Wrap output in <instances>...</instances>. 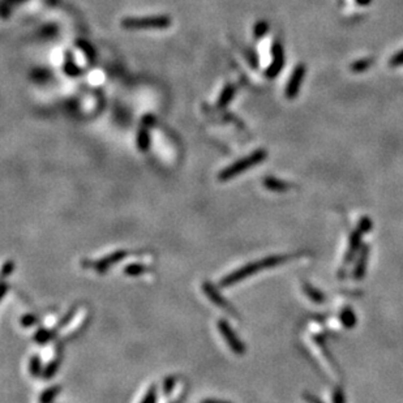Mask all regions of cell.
Returning a JSON list of instances; mask_svg holds the SVG:
<instances>
[{"label":"cell","mask_w":403,"mask_h":403,"mask_svg":"<svg viewBox=\"0 0 403 403\" xmlns=\"http://www.w3.org/2000/svg\"><path fill=\"white\" fill-rule=\"evenodd\" d=\"M288 255H284V256H281V255H275V256H268L262 259L260 261H255V262H249V264H245L244 266L237 269L233 273L225 275L223 278L219 281V286L221 287H230L235 284L237 282H241L243 279L248 278L251 275L256 274L260 270H264V269H269V268H274V266H278V265L286 262L287 260H290Z\"/></svg>","instance_id":"1"},{"label":"cell","mask_w":403,"mask_h":403,"mask_svg":"<svg viewBox=\"0 0 403 403\" xmlns=\"http://www.w3.org/2000/svg\"><path fill=\"white\" fill-rule=\"evenodd\" d=\"M268 158V151L265 149H257L253 153H251L249 155L244 157V158L239 159L237 162H234L233 165H230L218 174V180L221 182H227L230 179L235 178L241 172H244L248 168H252V167L257 166L259 163L264 162L265 159Z\"/></svg>","instance_id":"2"},{"label":"cell","mask_w":403,"mask_h":403,"mask_svg":"<svg viewBox=\"0 0 403 403\" xmlns=\"http://www.w3.org/2000/svg\"><path fill=\"white\" fill-rule=\"evenodd\" d=\"M172 24L170 16L157 15L146 17H127L121 20V27L127 30H145V29H166Z\"/></svg>","instance_id":"3"},{"label":"cell","mask_w":403,"mask_h":403,"mask_svg":"<svg viewBox=\"0 0 403 403\" xmlns=\"http://www.w3.org/2000/svg\"><path fill=\"white\" fill-rule=\"evenodd\" d=\"M217 328L219 330V333L222 334V337L226 341V343L229 345V347L233 350L237 355H244L245 354V346L241 342V339L237 335V333L234 332L233 326L230 325L226 320H219L217 324Z\"/></svg>","instance_id":"4"},{"label":"cell","mask_w":403,"mask_h":403,"mask_svg":"<svg viewBox=\"0 0 403 403\" xmlns=\"http://www.w3.org/2000/svg\"><path fill=\"white\" fill-rule=\"evenodd\" d=\"M271 56H273V62L270 63V66L266 68L265 74L269 78H274L279 74V72L282 71L283 66H284V52H283V46L281 42L275 41L271 46Z\"/></svg>","instance_id":"5"},{"label":"cell","mask_w":403,"mask_h":403,"mask_svg":"<svg viewBox=\"0 0 403 403\" xmlns=\"http://www.w3.org/2000/svg\"><path fill=\"white\" fill-rule=\"evenodd\" d=\"M202 291H204V294L209 298V300H212L215 306L221 307V308L226 309L227 312H231V313L235 314L234 307L226 300L225 296L215 288V286H214L213 283H210L209 281H205V282L202 283Z\"/></svg>","instance_id":"6"},{"label":"cell","mask_w":403,"mask_h":403,"mask_svg":"<svg viewBox=\"0 0 403 403\" xmlns=\"http://www.w3.org/2000/svg\"><path fill=\"white\" fill-rule=\"evenodd\" d=\"M304 76H306V66L304 64H299V66L295 67L294 72L291 74L288 84L286 86V97L288 99H294L298 95Z\"/></svg>","instance_id":"7"},{"label":"cell","mask_w":403,"mask_h":403,"mask_svg":"<svg viewBox=\"0 0 403 403\" xmlns=\"http://www.w3.org/2000/svg\"><path fill=\"white\" fill-rule=\"evenodd\" d=\"M127 256H128V252H127V251H123V249H120V251H115V252L110 253L107 256L102 257L101 260H98L97 262H94L93 268L95 269L98 273H101L102 274V273H106V271L109 270L110 266H113V265L120 262V261L124 260Z\"/></svg>","instance_id":"8"},{"label":"cell","mask_w":403,"mask_h":403,"mask_svg":"<svg viewBox=\"0 0 403 403\" xmlns=\"http://www.w3.org/2000/svg\"><path fill=\"white\" fill-rule=\"evenodd\" d=\"M368 257H369V245H364L361 247L360 252H359V257H357L356 264H355V269H354V278L355 279H363L364 275L367 274V265H368Z\"/></svg>","instance_id":"9"},{"label":"cell","mask_w":403,"mask_h":403,"mask_svg":"<svg viewBox=\"0 0 403 403\" xmlns=\"http://www.w3.org/2000/svg\"><path fill=\"white\" fill-rule=\"evenodd\" d=\"M361 235H363V233H361L359 229L355 230V231L350 235L349 249H347V252H346V255H345L346 265L350 264V262L355 259V255L359 252V249H360V243H361Z\"/></svg>","instance_id":"10"},{"label":"cell","mask_w":403,"mask_h":403,"mask_svg":"<svg viewBox=\"0 0 403 403\" xmlns=\"http://www.w3.org/2000/svg\"><path fill=\"white\" fill-rule=\"evenodd\" d=\"M235 94H237V86L234 85V84H227V85L223 88V90H222V93L219 94V98H218V109H225V107H227L234 99V97H235Z\"/></svg>","instance_id":"11"},{"label":"cell","mask_w":403,"mask_h":403,"mask_svg":"<svg viewBox=\"0 0 403 403\" xmlns=\"http://www.w3.org/2000/svg\"><path fill=\"white\" fill-rule=\"evenodd\" d=\"M264 186L266 190H271V192H286L291 188L290 183L277 179L274 176H268L264 179Z\"/></svg>","instance_id":"12"},{"label":"cell","mask_w":403,"mask_h":403,"mask_svg":"<svg viewBox=\"0 0 403 403\" xmlns=\"http://www.w3.org/2000/svg\"><path fill=\"white\" fill-rule=\"evenodd\" d=\"M63 71L70 77H77V76H80L82 73V70L74 63L73 58H72V55L70 52L66 54V60H64V64H63Z\"/></svg>","instance_id":"13"},{"label":"cell","mask_w":403,"mask_h":403,"mask_svg":"<svg viewBox=\"0 0 403 403\" xmlns=\"http://www.w3.org/2000/svg\"><path fill=\"white\" fill-rule=\"evenodd\" d=\"M137 147L140 151H147L150 149V133L147 127H141L137 133Z\"/></svg>","instance_id":"14"},{"label":"cell","mask_w":403,"mask_h":403,"mask_svg":"<svg viewBox=\"0 0 403 403\" xmlns=\"http://www.w3.org/2000/svg\"><path fill=\"white\" fill-rule=\"evenodd\" d=\"M303 290H304L307 296H308L312 302L316 303V304H321V303L325 302V295L322 294L320 290H317L316 287L312 286L310 283H304V284H303Z\"/></svg>","instance_id":"15"},{"label":"cell","mask_w":403,"mask_h":403,"mask_svg":"<svg viewBox=\"0 0 403 403\" xmlns=\"http://www.w3.org/2000/svg\"><path fill=\"white\" fill-rule=\"evenodd\" d=\"M341 322L342 325L347 328V329H353L354 326L356 325V314L354 313V310L350 307H345L341 310Z\"/></svg>","instance_id":"16"},{"label":"cell","mask_w":403,"mask_h":403,"mask_svg":"<svg viewBox=\"0 0 403 403\" xmlns=\"http://www.w3.org/2000/svg\"><path fill=\"white\" fill-rule=\"evenodd\" d=\"M60 390H62V386H59V385H54V386L46 389L39 396V403H52L60 393Z\"/></svg>","instance_id":"17"},{"label":"cell","mask_w":403,"mask_h":403,"mask_svg":"<svg viewBox=\"0 0 403 403\" xmlns=\"http://www.w3.org/2000/svg\"><path fill=\"white\" fill-rule=\"evenodd\" d=\"M147 270H149V268H147L146 265L140 264V262H133V264H128L124 269H123L124 274L128 275V277H139V275L143 274V273H145V271H147Z\"/></svg>","instance_id":"18"},{"label":"cell","mask_w":403,"mask_h":403,"mask_svg":"<svg viewBox=\"0 0 403 403\" xmlns=\"http://www.w3.org/2000/svg\"><path fill=\"white\" fill-rule=\"evenodd\" d=\"M29 373L33 377H41L43 373L42 361L38 355H33L29 360Z\"/></svg>","instance_id":"19"},{"label":"cell","mask_w":403,"mask_h":403,"mask_svg":"<svg viewBox=\"0 0 403 403\" xmlns=\"http://www.w3.org/2000/svg\"><path fill=\"white\" fill-rule=\"evenodd\" d=\"M55 332L56 330H50V329H45V328H42V329H38L37 332H35L34 334V341L38 343V345H45V343H47V342L50 341L51 338L55 337Z\"/></svg>","instance_id":"20"},{"label":"cell","mask_w":403,"mask_h":403,"mask_svg":"<svg viewBox=\"0 0 403 403\" xmlns=\"http://www.w3.org/2000/svg\"><path fill=\"white\" fill-rule=\"evenodd\" d=\"M77 46L81 48V51L85 54V56L88 58L89 62H95V59H97V54H95L94 47L92 46L88 41H85V39H78Z\"/></svg>","instance_id":"21"},{"label":"cell","mask_w":403,"mask_h":403,"mask_svg":"<svg viewBox=\"0 0 403 403\" xmlns=\"http://www.w3.org/2000/svg\"><path fill=\"white\" fill-rule=\"evenodd\" d=\"M59 365H60L59 359L51 360L50 363H48L45 368H43V373H42L43 379H45V380H50V379H52V377L56 375V372H58Z\"/></svg>","instance_id":"22"},{"label":"cell","mask_w":403,"mask_h":403,"mask_svg":"<svg viewBox=\"0 0 403 403\" xmlns=\"http://www.w3.org/2000/svg\"><path fill=\"white\" fill-rule=\"evenodd\" d=\"M269 30V24L265 21V20H261V21H259V23L255 25V27H253V35H255V38L260 39L262 38L266 33H268Z\"/></svg>","instance_id":"23"},{"label":"cell","mask_w":403,"mask_h":403,"mask_svg":"<svg viewBox=\"0 0 403 403\" xmlns=\"http://www.w3.org/2000/svg\"><path fill=\"white\" fill-rule=\"evenodd\" d=\"M158 389H157V385H151L150 388L147 389L146 394L143 396V398L141 400L140 403H157V400H158Z\"/></svg>","instance_id":"24"},{"label":"cell","mask_w":403,"mask_h":403,"mask_svg":"<svg viewBox=\"0 0 403 403\" xmlns=\"http://www.w3.org/2000/svg\"><path fill=\"white\" fill-rule=\"evenodd\" d=\"M76 312H77V306L72 307V308H71V309L68 310V312H67L64 316H63L62 320H60L58 325H56V329H55V330H58V329H60V328H63V326L68 325V324H70V322L73 320Z\"/></svg>","instance_id":"25"},{"label":"cell","mask_w":403,"mask_h":403,"mask_svg":"<svg viewBox=\"0 0 403 403\" xmlns=\"http://www.w3.org/2000/svg\"><path fill=\"white\" fill-rule=\"evenodd\" d=\"M175 384H176V377L175 376H167L165 380H163V385H162V390L165 396H170L172 390L175 388Z\"/></svg>","instance_id":"26"},{"label":"cell","mask_w":403,"mask_h":403,"mask_svg":"<svg viewBox=\"0 0 403 403\" xmlns=\"http://www.w3.org/2000/svg\"><path fill=\"white\" fill-rule=\"evenodd\" d=\"M37 322H38V317L30 313L24 314L23 317L20 318V324H21L24 328H30V326H34Z\"/></svg>","instance_id":"27"},{"label":"cell","mask_w":403,"mask_h":403,"mask_svg":"<svg viewBox=\"0 0 403 403\" xmlns=\"http://www.w3.org/2000/svg\"><path fill=\"white\" fill-rule=\"evenodd\" d=\"M357 229L360 230L363 234L369 233V231H371V229H372V221H371L368 217H363L360 221H359Z\"/></svg>","instance_id":"28"},{"label":"cell","mask_w":403,"mask_h":403,"mask_svg":"<svg viewBox=\"0 0 403 403\" xmlns=\"http://www.w3.org/2000/svg\"><path fill=\"white\" fill-rule=\"evenodd\" d=\"M371 64H372V62H371L369 59H367V60H360V62H356L355 64H353V66H351V70H353L354 72H363V71L367 70Z\"/></svg>","instance_id":"29"},{"label":"cell","mask_w":403,"mask_h":403,"mask_svg":"<svg viewBox=\"0 0 403 403\" xmlns=\"http://www.w3.org/2000/svg\"><path fill=\"white\" fill-rule=\"evenodd\" d=\"M13 270H15V262L11 260H8L7 262L3 265V271H1V277H3V279L9 277V275L13 273Z\"/></svg>","instance_id":"30"},{"label":"cell","mask_w":403,"mask_h":403,"mask_svg":"<svg viewBox=\"0 0 403 403\" xmlns=\"http://www.w3.org/2000/svg\"><path fill=\"white\" fill-rule=\"evenodd\" d=\"M333 403H346L345 392L341 388L334 389L333 392Z\"/></svg>","instance_id":"31"},{"label":"cell","mask_w":403,"mask_h":403,"mask_svg":"<svg viewBox=\"0 0 403 403\" xmlns=\"http://www.w3.org/2000/svg\"><path fill=\"white\" fill-rule=\"evenodd\" d=\"M390 64L392 66H401V64H403V51H401L400 54H397L396 56H393Z\"/></svg>","instance_id":"32"},{"label":"cell","mask_w":403,"mask_h":403,"mask_svg":"<svg viewBox=\"0 0 403 403\" xmlns=\"http://www.w3.org/2000/svg\"><path fill=\"white\" fill-rule=\"evenodd\" d=\"M154 123H155V119L151 117V115H146V117L142 119V125L143 127H147V128H150L151 125L154 124Z\"/></svg>","instance_id":"33"},{"label":"cell","mask_w":403,"mask_h":403,"mask_svg":"<svg viewBox=\"0 0 403 403\" xmlns=\"http://www.w3.org/2000/svg\"><path fill=\"white\" fill-rule=\"evenodd\" d=\"M304 398H306V401L308 403H322L321 401L318 400L317 397H314L313 394H310V393H304Z\"/></svg>","instance_id":"34"},{"label":"cell","mask_w":403,"mask_h":403,"mask_svg":"<svg viewBox=\"0 0 403 403\" xmlns=\"http://www.w3.org/2000/svg\"><path fill=\"white\" fill-rule=\"evenodd\" d=\"M201 403H231V402H227V401H222V400H215V398H206V400L201 401Z\"/></svg>","instance_id":"35"},{"label":"cell","mask_w":403,"mask_h":403,"mask_svg":"<svg viewBox=\"0 0 403 403\" xmlns=\"http://www.w3.org/2000/svg\"><path fill=\"white\" fill-rule=\"evenodd\" d=\"M8 292V284L5 282L1 283V295H0V299H4V296L7 295Z\"/></svg>","instance_id":"36"},{"label":"cell","mask_w":403,"mask_h":403,"mask_svg":"<svg viewBox=\"0 0 403 403\" xmlns=\"http://www.w3.org/2000/svg\"><path fill=\"white\" fill-rule=\"evenodd\" d=\"M7 1H9V4H13V3H20V1H24V0H7Z\"/></svg>","instance_id":"37"},{"label":"cell","mask_w":403,"mask_h":403,"mask_svg":"<svg viewBox=\"0 0 403 403\" xmlns=\"http://www.w3.org/2000/svg\"><path fill=\"white\" fill-rule=\"evenodd\" d=\"M357 1H359V3H360V4H367V3H369V0H357Z\"/></svg>","instance_id":"38"}]
</instances>
